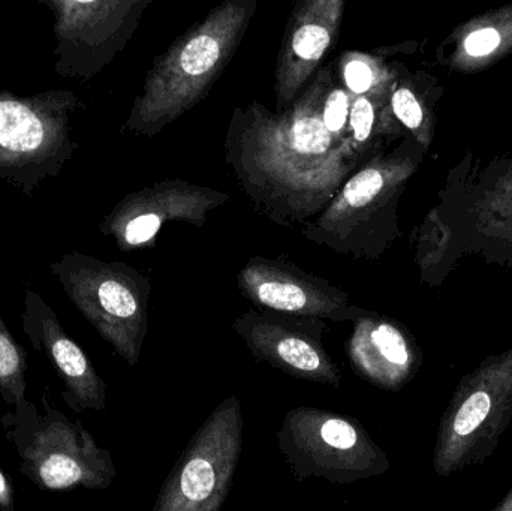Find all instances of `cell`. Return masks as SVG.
Listing matches in <instances>:
<instances>
[{
    "instance_id": "e0dca14e",
    "label": "cell",
    "mask_w": 512,
    "mask_h": 511,
    "mask_svg": "<svg viewBox=\"0 0 512 511\" xmlns=\"http://www.w3.org/2000/svg\"><path fill=\"white\" fill-rule=\"evenodd\" d=\"M342 78L352 96H366L378 83V72L369 57L349 53L342 59Z\"/></svg>"
},
{
    "instance_id": "8fae6325",
    "label": "cell",
    "mask_w": 512,
    "mask_h": 511,
    "mask_svg": "<svg viewBox=\"0 0 512 511\" xmlns=\"http://www.w3.org/2000/svg\"><path fill=\"white\" fill-rule=\"evenodd\" d=\"M343 11V0H306L295 6L277 59L276 96L280 111L288 110L297 101L304 84L336 44Z\"/></svg>"
},
{
    "instance_id": "52a82bcc",
    "label": "cell",
    "mask_w": 512,
    "mask_h": 511,
    "mask_svg": "<svg viewBox=\"0 0 512 511\" xmlns=\"http://www.w3.org/2000/svg\"><path fill=\"white\" fill-rule=\"evenodd\" d=\"M147 0L48 2L56 17V71L83 80L98 74L125 48Z\"/></svg>"
},
{
    "instance_id": "5b68a950",
    "label": "cell",
    "mask_w": 512,
    "mask_h": 511,
    "mask_svg": "<svg viewBox=\"0 0 512 511\" xmlns=\"http://www.w3.org/2000/svg\"><path fill=\"white\" fill-rule=\"evenodd\" d=\"M71 92L15 96L0 92V183L32 194L71 159V114L80 107Z\"/></svg>"
},
{
    "instance_id": "277c9868",
    "label": "cell",
    "mask_w": 512,
    "mask_h": 511,
    "mask_svg": "<svg viewBox=\"0 0 512 511\" xmlns=\"http://www.w3.org/2000/svg\"><path fill=\"white\" fill-rule=\"evenodd\" d=\"M512 422V350L489 357L457 384L439 423L433 467L450 477L492 458Z\"/></svg>"
},
{
    "instance_id": "30bf717a",
    "label": "cell",
    "mask_w": 512,
    "mask_h": 511,
    "mask_svg": "<svg viewBox=\"0 0 512 511\" xmlns=\"http://www.w3.org/2000/svg\"><path fill=\"white\" fill-rule=\"evenodd\" d=\"M21 326L32 347L53 366L63 386L65 404L77 414L104 410V381L83 348L65 332L53 309L38 293L26 291Z\"/></svg>"
},
{
    "instance_id": "8992f818",
    "label": "cell",
    "mask_w": 512,
    "mask_h": 511,
    "mask_svg": "<svg viewBox=\"0 0 512 511\" xmlns=\"http://www.w3.org/2000/svg\"><path fill=\"white\" fill-rule=\"evenodd\" d=\"M66 296L117 353L134 362L146 332L147 278L122 263L71 252L51 266Z\"/></svg>"
},
{
    "instance_id": "2e32d148",
    "label": "cell",
    "mask_w": 512,
    "mask_h": 511,
    "mask_svg": "<svg viewBox=\"0 0 512 511\" xmlns=\"http://www.w3.org/2000/svg\"><path fill=\"white\" fill-rule=\"evenodd\" d=\"M351 101V93L343 87H334L331 84L330 89L325 93L324 104H322V120H324L325 128L334 137H351V129H349Z\"/></svg>"
},
{
    "instance_id": "7c38bea8",
    "label": "cell",
    "mask_w": 512,
    "mask_h": 511,
    "mask_svg": "<svg viewBox=\"0 0 512 511\" xmlns=\"http://www.w3.org/2000/svg\"><path fill=\"white\" fill-rule=\"evenodd\" d=\"M354 350L382 384L397 389L417 371L418 359L405 335L393 324L361 321L354 338Z\"/></svg>"
},
{
    "instance_id": "9a60e30c",
    "label": "cell",
    "mask_w": 512,
    "mask_h": 511,
    "mask_svg": "<svg viewBox=\"0 0 512 511\" xmlns=\"http://www.w3.org/2000/svg\"><path fill=\"white\" fill-rule=\"evenodd\" d=\"M182 494L192 503L207 500L215 491L216 471L212 462L207 459H192L185 468H183Z\"/></svg>"
},
{
    "instance_id": "7a4b0ae2",
    "label": "cell",
    "mask_w": 512,
    "mask_h": 511,
    "mask_svg": "<svg viewBox=\"0 0 512 511\" xmlns=\"http://www.w3.org/2000/svg\"><path fill=\"white\" fill-rule=\"evenodd\" d=\"M256 11V0H227L156 57L135 99L126 131L153 137L206 98Z\"/></svg>"
},
{
    "instance_id": "44dd1931",
    "label": "cell",
    "mask_w": 512,
    "mask_h": 511,
    "mask_svg": "<svg viewBox=\"0 0 512 511\" xmlns=\"http://www.w3.org/2000/svg\"><path fill=\"white\" fill-rule=\"evenodd\" d=\"M499 42L501 36L495 29H481L466 39L465 48L471 56H486L498 48Z\"/></svg>"
},
{
    "instance_id": "7402d4cb",
    "label": "cell",
    "mask_w": 512,
    "mask_h": 511,
    "mask_svg": "<svg viewBox=\"0 0 512 511\" xmlns=\"http://www.w3.org/2000/svg\"><path fill=\"white\" fill-rule=\"evenodd\" d=\"M0 511H15L14 485L2 470H0Z\"/></svg>"
},
{
    "instance_id": "ba28073f",
    "label": "cell",
    "mask_w": 512,
    "mask_h": 511,
    "mask_svg": "<svg viewBox=\"0 0 512 511\" xmlns=\"http://www.w3.org/2000/svg\"><path fill=\"white\" fill-rule=\"evenodd\" d=\"M230 195L186 180H164L128 195L110 213L101 231L122 249L137 248L155 239L165 222L201 225Z\"/></svg>"
},
{
    "instance_id": "d6986e66",
    "label": "cell",
    "mask_w": 512,
    "mask_h": 511,
    "mask_svg": "<svg viewBox=\"0 0 512 511\" xmlns=\"http://www.w3.org/2000/svg\"><path fill=\"white\" fill-rule=\"evenodd\" d=\"M391 104H393L394 113L403 125L408 126L409 129L420 128L421 122H423V110L411 90L406 87L397 89Z\"/></svg>"
},
{
    "instance_id": "9c48e42d",
    "label": "cell",
    "mask_w": 512,
    "mask_h": 511,
    "mask_svg": "<svg viewBox=\"0 0 512 511\" xmlns=\"http://www.w3.org/2000/svg\"><path fill=\"white\" fill-rule=\"evenodd\" d=\"M237 282L249 300L271 311L331 320L358 317V308L349 306L346 293L291 264L251 258Z\"/></svg>"
},
{
    "instance_id": "4fadbf2b",
    "label": "cell",
    "mask_w": 512,
    "mask_h": 511,
    "mask_svg": "<svg viewBox=\"0 0 512 511\" xmlns=\"http://www.w3.org/2000/svg\"><path fill=\"white\" fill-rule=\"evenodd\" d=\"M243 329L248 330L252 344L267 348L285 365L301 372H316L324 366L321 351L303 336L289 333L279 324L267 323L261 317L243 318Z\"/></svg>"
},
{
    "instance_id": "ffe728a7",
    "label": "cell",
    "mask_w": 512,
    "mask_h": 511,
    "mask_svg": "<svg viewBox=\"0 0 512 511\" xmlns=\"http://www.w3.org/2000/svg\"><path fill=\"white\" fill-rule=\"evenodd\" d=\"M321 437L328 446L334 449L348 450L357 443V432L354 426L343 420L333 419L324 423L321 429Z\"/></svg>"
},
{
    "instance_id": "5bb4252c",
    "label": "cell",
    "mask_w": 512,
    "mask_h": 511,
    "mask_svg": "<svg viewBox=\"0 0 512 511\" xmlns=\"http://www.w3.org/2000/svg\"><path fill=\"white\" fill-rule=\"evenodd\" d=\"M27 353L0 317V398L14 408L26 401Z\"/></svg>"
},
{
    "instance_id": "3957f363",
    "label": "cell",
    "mask_w": 512,
    "mask_h": 511,
    "mask_svg": "<svg viewBox=\"0 0 512 511\" xmlns=\"http://www.w3.org/2000/svg\"><path fill=\"white\" fill-rule=\"evenodd\" d=\"M41 399V408L26 399L0 417L21 474L41 491L107 488L114 474L108 453L80 422L54 407L48 392Z\"/></svg>"
},
{
    "instance_id": "ac0fdd59",
    "label": "cell",
    "mask_w": 512,
    "mask_h": 511,
    "mask_svg": "<svg viewBox=\"0 0 512 511\" xmlns=\"http://www.w3.org/2000/svg\"><path fill=\"white\" fill-rule=\"evenodd\" d=\"M373 126H375V105L370 101L369 95L352 96L349 129H351L352 143L358 153H361L364 144L372 137Z\"/></svg>"
},
{
    "instance_id": "603a6c76",
    "label": "cell",
    "mask_w": 512,
    "mask_h": 511,
    "mask_svg": "<svg viewBox=\"0 0 512 511\" xmlns=\"http://www.w3.org/2000/svg\"><path fill=\"white\" fill-rule=\"evenodd\" d=\"M495 511H512V488L505 495L504 500L499 503V506L496 507Z\"/></svg>"
},
{
    "instance_id": "6da1fadb",
    "label": "cell",
    "mask_w": 512,
    "mask_h": 511,
    "mask_svg": "<svg viewBox=\"0 0 512 511\" xmlns=\"http://www.w3.org/2000/svg\"><path fill=\"white\" fill-rule=\"evenodd\" d=\"M331 78L319 72L288 110L271 113L252 102L231 117L228 165L256 209L285 227L309 224L357 168L352 137H334L322 120Z\"/></svg>"
}]
</instances>
